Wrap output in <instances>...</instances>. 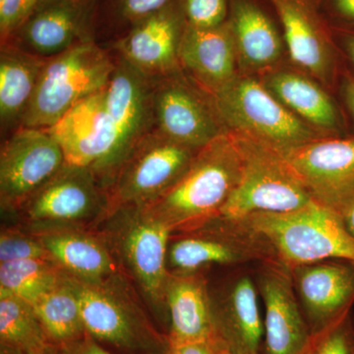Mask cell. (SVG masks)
Wrapping results in <instances>:
<instances>
[{
	"label": "cell",
	"instance_id": "cell-1",
	"mask_svg": "<svg viewBox=\"0 0 354 354\" xmlns=\"http://www.w3.org/2000/svg\"><path fill=\"white\" fill-rule=\"evenodd\" d=\"M241 169L234 136L225 133L197 153L174 185L143 206L171 234L188 232L221 215Z\"/></svg>",
	"mask_w": 354,
	"mask_h": 354
},
{
	"label": "cell",
	"instance_id": "cell-2",
	"mask_svg": "<svg viewBox=\"0 0 354 354\" xmlns=\"http://www.w3.org/2000/svg\"><path fill=\"white\" fill-rule=\"evenodd\" d=\"M153 316L167 327L165 290L171 232L144 206L114 209L95 228Z\"/></svg>",
	"mask_w": 354,
	"mask_h": 354
},
{
	"label": "cell",
	"instance_id": "cell-3",
	"mask_svg": "<svg viewBox=\"0 0 354 354\" xmlns=\"http://www.w3.org/2000/svg\"><path fill=\"white\" fill-rule=\"evenodd\" d=\"M80 304L84 327L91 337L131 354H164L167 335L153 325L122 272L99 281L66 274Z\"/></svg>",
	"mask_w": 354,
	"mask_h": 354
},
{
	"label": "cell",
	"instance_id": "cell-4",
	"mask_svg": "<svg viewBox=\"0 0 354 354\" xmlns=\"http://www.w3.org/2000/svg\"><path fill=\"white\" fill-rule=\"evenodd\" d=\"M115 65L113 51L94 41L46 60L20 127H53L77 104L104 90Z\"/></svg>",
	"mask_w": 354,
	"mask_h": 354
},
{
	"label": "cell",
	"instance_id": "cell-5",
	"mask_svg": "<svg viewBox=\"0 0 354 354\" xmlns=\"http://www.w3.org/2000/svg\"><path fill=\"white\" fill-rule=\"evenodd\" d=\"M232 135L241 157V176L221 215L246 218L256 214L288 213L313 201L281 151L244 135Z\"/></svg>",
	"mask_w": 354,
	"mask_h": 354
},
{
	"label": "cell",
	"instance_id": "cell-6",
	"mask_svg": "<svg viewBox=\"0 0 354 354\" xmlns=\"http://www.w3.org/2000/svg\"><path fill=\"white\" fill-rule=\"evenodd\" d=\"M279 260L272 244L248 218L218 216L188 232L172 234L167 265L171 274L205 272L214 266L256 267Z\"/></svg>",
	"mask_w": 354,
	"mask_h": 354
},
{
	"label": "cell",
	"instance_id": "cell-7",
	"mask_svg": "<svg viewBox=\"0 0 354 354\" xmlns=\"http://www.w3.org/2000/svg\"><path fill=\"white\" fill-rule=\"evenodd\" d=\"M213 97L228 132L258 140L281 152L324 137L291 113L258 77L239 73Z\"/></svg>",
	"mask_w": 354,
	"mask_h": 354
},
{
	"label": "cell",
	"instance_id": "cell-8",
	"mask_svg": "<svg viewBox=\"0 0 354 354\" xmlns=\"http://www.w3.org/2000/svg\"><path fill=\"white\" fill-rule=\"evenodd\" d=\"M246 218L267 237L279 262L288 268L325 260L354 263V236L335 211L316 200L288 213Z\"/></svg>",
	"mask_w": 354,
	"mask_h": 354
},
{
	"label": "cell",
	"instance_id": "cell-9",
	"mask_svg": "<svg viewBox=\"0 0 354 354\" xmlns=\"http://www.w3.org/2000/svg\"><path fill=\"white\" fill-rule=\"evenodd\" d=\"M108 190L93 169L65 164L17 209L25 230L76 227L95 230L109 214Z\"/></svg>",
	"mask_w": 354,
	"mask_h": 354
},
{
	"label": "cell",
	"instance_id": "cell-10",
	"mask_svg": "<svg viewBox=\"0 0 354 354\" xmlns=\"http://www.w3.org/2000/svg\"><path fill=\"white\" fill-rule=\"evenodd\" d=\"M153 127L190 148H204L228 132L213 95L179 69L152 77Z\"/></svg>",
	"mask_w": 354,
	"mask_h": 354
},
{
	"label": "cell",
	"instance_id": "cell-11",
	"mask_svg": "<svg viewBox=\"0 0 354 354\" xmlns=\"http://www.w3.org/2000/svg\"><path fill=\"white\" fill-rule=\"evenodd\" d=\"M200 150L177 143L157 130L149 133L109 181L111 212L152 202L178 180Z\"/></svg>",
	"mask_w": 354,
	"mask_h": 354
},
{
	"label": "cell",
	"instance_id": "cell-12",
	"mask_svg": "<svg viewBox=\"0 0 354 354\" xmlns=\"http://www.w3.org/2000/svg\"><path fill=\"white\" fill-rule=\"evenodd\" d=\"M66 164L64 150L46 129L19 127L0 151V203L14 214Z\"/></svg>",
	"mask_w": 354,
	"mask_h": 354
},
{
	"label": "cell",
	"instance_id": "cell-13",
	"mask_svg": "<svg viewBox=\"0 0 354 354\" xmlns=\"http://www.w3.org/2000/svg\"><path fill=\"white\" fill-rule=\"evenodd\" d=\"M216 341L234 354H262L264 323L254 267L234 268L209 286Z\"/></svg>",
	"mask_w": 354,
	"mask_h": 354
},
{
	"label": "cell",
	"instance_id": "cell-14",
	"mask_svg": "<svg viewBox=\"0 0 354 354\" xmlns=\"http://www.w3.org/2000/svg\"><path fill=\"white\" fill-rule=\"evenodd\" d=\"M104 88L77 104L46 130L64 150L66 164L93 169L106 187L118 135L106 106Z\"/></svg>",
	"mask_w": 354,
	"mask_h": 354
},
{
	"label": "cell",
	"instance_id": "cell-15",
	"mask_svg": "<svg viewBox=\"0 0 354 354\" xmlns=\"http://www.w3.org/2000/svg\"><path fill=\"white\" fill-rule=\"evenodd\" d=\"M264 304L262 354H300L311 339L290 268L279 260L254 267Z\"/></svg>",
	"mask_w": 354,
	"mask_h": 354
},
{
	"label": "cell",
	"instance_id": "cell-16",
	"mask_svg": "<svg viewBox=\"0 0 354 354\" xmlns=\"http://www.w3.org/2000/svg\"><path fill=\"white\" fill-rule=\"evenodd\" d=\"M93 0H39L32 13L1 44L50 59L92 41Z\"/></svg>",
	"mask_w": 354,
	"mask_h": 354
},
{
	"label": "cell",
	"instance_id": "cell-17",
	"mask_svg": "<svg viewBox=\"0 0 354 354\" xmlns=\"http://www.w3.org/2000/svg\"><path fill=\"white\" fill-rule=\"evenodd\" d=\"M116 65L104 88L106 106L118 135V145L106 187L133 149L153 127L152 77L115 55Z\"/></svg>",
	"mask_w": 354,
	"mask_h": 354
},
{
	"label": "cell",
	"instance_id": "cell-18",
	"mask_svg": "<svg viewBox=\"0 0 354 354\" xmlns=\"http://www.w3.org/2000/svg\"><path fill=\"white\" fill-rule=\"evenodd\" d=\"M187 22L177 0L140 21L108 48L150 77L181 69L179 44Z\"/></svg>",
	"mask_w": 354,
	"mask_h": 354
},
{
	"label": "cell",
	"instance_id": "cell-19",
	"mask_svg": "<svg viewBox=\"0 0 354 354\" xmlns=\"http://www.w3.org/2000/svg\"><path fill=\"white\" fill-rule=\"evenodd\" d=\"M293 286L312 334L351 311L354 263L325 260L290 268Z\"/></svg>",
	"mask_w": 354,
	"mask_h": 354
},
{
	"label": "cell",
	"instance_id": "cell-20",
	"mask_svg": "<svg viewBox=\"0 0 354 354\" xmlns=\"http://www.w3.org/2000/svg\"><path fill=\"white\" fill-rule=\"evenodd\" d=\"M281 153L324 206L354 191V137H323Z\"/></svg>",
	"mask_w": 354,
	"mask_h": 354
},
{
	"label": "cell",
	"instance_id": "cell-21",
	"mask_svg": "<svg viewBox=\"0 0 354 354\" xmlns=\"http://www.w3.org/2000/svg\"><path fill=\"white\" fill-rule=\"evenodd\" d=\"M278 13L286 53L295 68L327 87L335 73V53L329 32L311 0H270Z\"/></svg>",
	"mask_w": 354,
	"mask_h": 354
},
{
	"label": "cell",
	"instance_id": "cell-22",
	"mask_svg": "<svg viewBox=\"0 0 354 354\" xmlns=\"http://www.w3.org/2000/svg\"><path fill=\"white\" fill-rule=\"evenodd\" d=\"M178 60L184 73L213 95L241 73L228 21L206 29L187 24L179 44Z\"/></svg>",
	"mask_w": 354,
	"mask_h": 354
},
{
	"label": "cell",
	"instance_id": "cell-23",
	"mask_svg": "<svg viewBox=\"0 0 354 354\" xmlns=\"http://www.w3.org/2000/svg\"><path fill=\"white\" fill-rule=\"evenodd\" d=\"M234 35L241 73L259 77L281 66L283 37L253 0H230L227 18Z\"/></svg>",
	"mask_w": 354,
	"mask_h": 354
},
{
	"label": "cell",
	"instance_id": "cell-24",
	"mask_svg": "<svg viewBox=\"0 0 354 354\" xmlns=\"http://www.w3.org/2000/svg\"><path fill=\"white\" fill-rule=\"evenodd\" d=\"M169 344L216 341L209 283L204 272L171 274L165 290Z\"/></svg>",
	"mask_w": 354,
	"mask_h": 354
},
{
	"label": "cell",
	"instance_id": "cell-25",
	"mask_svg": "<svg viewBox=\"0 0 354 354\" xmlns=\"http://www.w3.org/2000/svg\"><path fill=\"white\" fill-rule=\"evenodd\" d=\"M26 232L35 235L51 259L74 278L99 281L121 272L106 242L95 230L62 227Z\"/></svg>",
	"mask_w": 354,
	"mask_h": 354
},
{
	"label": "cell",
	"instance_id": "cell-26",
	"mask_svg": "<svg viewBox=\"0 0 354 354\" xmlns=\"http://www.w3.org/2000/svg\"><path fill=\"white\" fill-rule=\"evenodd\" d=\"M259 78L291 113L324 137L342 136L341 113L322 84L300 70L281 66Z\"/></svg>",
	"mask_w": 354,
	"mask_h": 354
},
{
	"label": "cell",
	"instance_id": "cell-27",
	"mask_svg": "<svg viewBox=\"0 0 354 354\" xmlns=\"http://www.w3.org/2000/svg\"><path fill=\"white\" fill-rule=\"evenodd\" d=\"M46 60L8 44H1L0 124L2 133L11 134L20 127Z\"/></svg>",
	"mask_w": 354,
	"mask_h": 354
},
{
	"label": "cell",
	"instance_id": "cell-28",
	"mask_svg": "<svg viewBox=\"0 0 354 354\" xmlns=\"http://www.w3.org/2000/svg\"><path fill=\"white\" fill-rule=\"evenodd\" d=\"M51 344L65 346L87 335L78 298L66 279L31 304Z\"/></svg>",
	"mask_w": 354,
	"mask_h": 354
},
{
	"label": "cell",
	"instance_id": "cell-29",
	"mask_svg": "<svg viewBox=\"0 0 354 354\" xmlns=\"http://www.w3.org/2000/svg\"><path fill=\"white\" fill-rule=\"evenodd\" d=\"M171 0H93L91 39L109 48L114 41Z\"/></svg>",
	"mask_w": 354,
	"mask_h": 354
},
{
	"label": "cell",
	"instance_id": "cell-30",
	"mask_svg": "<svg viewBox=\"0 0 354 354\" xmlns=\"http://www.w3.org/2000/svg\"><path fill=\"white\" fill-rule=\"evenodd\" d=\"M50 344L32 305L0 291V346L36 354Z\"/></svg>",
	"mask_w": 354,
	"mask_h": 354
},
{
	"label": "cell",
	"instance_id": "cell-31",
	"mask_svg": "<svg viewBox=\"0 0 354 354\" xmlns=\"http://www.w3.org/2000/svg\"><path fill=\"white\" fill-rule=\"evenodd\" d=\"M64 274V270L51 260L0 263V291L32 304L59 285Z\"/></svg>",
	"mask_w": 354,
	"mask_h": 354
},
{
	"label": "cell",
	"instance_id": "cell-32",
	"mask_svg": "<svg viewBox=\"0 0 354 354\" xmlns=\"http://www.w3.org/2000/svg\"><path fill=\"white\" fill-rule=\"evenodd\" d=\"M300 354H354L353 310L312 334L308 344Z\"/></svg>",
	"mask_w": 354,
	"mask_h": 354
},
{
	"label": "cell",
	"instance_id": "cell-33",
	"mask_svg": "<svg viewBox=\"0 0 354 354\" xmlns=\"http://www.w3.org/2000/svg\"><path fill=\"white\" fill-rule=\"evenodd\" d=\"M37 259L53 261L38 239L19 225L2 228L0 263Z\"/></svg>",
	"mask_w": 354,
	"mask_h": 354
},
{
	"label": "cell",
	"instance_id": "cell-34",
	"mask_svg": "<svg viewBox=\"0 0 354 354\" xmlns=\"http://www.w3.org/2000/svg\"><path fill=\"white\" fill-rule=\"evenodd\" d=\"M186 22L195 28L218 27L227 22L230 0H177Z\"/></svg>",
	"mask_w": 354,
	"mask_h": 354
},
{
	"label": "cell",
	"instance_id": "cell-35",
	"mask_svg": "<svg viewBox=\"0 0 354 354\" xmlns=\"http://www.w3.org/2000/svg\"><path fill=\"white\" fill-rule=\"evenodd\" d=\"M39 0H0V41H4L32 13Z\"/></svg>",
	"mask_w": 354,
	"mask_h": 354
},
{
	"label": "cell",
	"instance_id": "cell-36",
	"mask_svg": "<svg viewBox=\"0 0 354 354\" xmlns=\"http://www.w3.org/2000/svg\"><path fill=\"white\" fill-rule=\"evenodd\" d=\"M221 346L218 341L189 342V344H169L164 354H216Z\"/></svg>",
	"mask_w": 354,
	"mask_h": 354
},
{
	"label": "cell",
	"instance_id": "cell-37",
	"mask_svg": "<svg viewBox=\"0 0 354 354\" xmlns=\"http://www.w3.org/2000/svg\"><path fill=\"white\" fill-rule=\"evenodd\" d=\"M62 349L64 354H113L88 334L78 341L62 346Z\"/></svg>",
	"mask_w": 354,
	"mask_h": 354
},
{
	"label": "cell",
	"instance_id": "cell-38",
	"mask_svg": "<svg viewBox=\"0 0 354 354\" xmlns=\"http://www.w3.org/2000/svg\"><path fill=\"white\" fill-rule=\"evenodd\" d=\"M330 209L339 216L344 227L354 236V191L342 198Z\"/></svg>",
	"mask_w": 354,
	"mask_h": 354
},
{
	"label": "cell",
	"instance_id": "cell-39",
	"mask_svg": "<svg viewBox=\"0 0 354 354\" xmlns=\"http://www.w3.org/2000/svg\"><path fill=\"white\" fill-rule=\"evenodd\" d=\"M330 3L339 18L354 24V0H330Z\"/></svg>",
	"mask_w": 354,
	"mask_h": 354
},
{
	"label": "cell",
	"instance_id": "cell-40",
	"mask_svg": "<svg viewBox=\"0 0 354 354\" xmlns=\"http://www.w3.org/2000/svg\"><path fill=\"white\" fill-rule=\"evenodd\" d=\"M342 88L344 102L354 120V77H346Z\"/></svg>",
	"mask_w": 354,
	"mask_h": 354
},
{
	"label": "cell",
	"instance_id": "cell-41",
	"mask_svg": "<svg viewBox=\"0 0 354 354\" xmlns=\"http://www.w3.org/2000/svg\"><path fill=\"white\" fill-rule=\"evenodd\" d=\"M344 50L354 65V32H349L344 36Z\"/></svg>",
	"mask_w": 354,
	"mask_h": 354
},
{
	"label": "cell",
	"instance_id": "cell-42",
	"mask_svg": "<svg viewBox=\"0 0 354 354\" xmlns=\"http://www.w3.org/2000/svg\"><path fill=\"white\" fill-rule=\"evenodd\" d=\"M36 354H64V349L62 346H57L55 344H48L46 348H44L43 351Z\"/></svg>",
	"mask_w": 354,
	"mask_h": 354
},
{
	"label": "cell",
	"instance_id": "cell-43",
	"mask_svg": "<svg viewBox=\"0 0 354 354\" xmlns=\"http://www.w3.org/2000/svg\"><path fill=\"white\" fill-rule=\"evenodd\" d=\"M0 354H21L17 351H12V349L4 348V346H0Z\"/></svg>",
	"mask_w": 354,
	"mask_h": 354
},
{
	"label": "cell",
	"instance_id": "cell-44",
	"mask_svg": "<svg viewBox=\"0 0 354 354\" xmlns=\"http://www.w3.org/2000/svg\"><path fill=\"white\" fill-rule=\"evenodd\" d=\"M216 354H234L230 353V351H227V348H223V346H218V349H216Z\"/></svg>",
	"mask_w": 354,
	"mask_h": 354
}]
</instances>
